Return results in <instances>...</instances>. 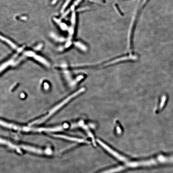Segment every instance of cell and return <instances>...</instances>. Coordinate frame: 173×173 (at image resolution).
<instances>
[{
    "label": "cell",
    "mask_w": 173,
    "mask_h": 173,
    "mask_svg": "<svg viewBox=\"0 0 173 173\" xmlns=\"http://www.w3.org/2000/svg\"><path fill=\"white\" fill-rule=\"evenodd\" d=\"M21 148L23 149L24 150H25L32 152L36 153L37 154H42L45 153V152H51V150L48 149L47 151L44 152L43 150L40 149L36 148L30 146H29L22 145L21 146Z\"/></svg>",
    "instance_id": "obj_7"
},
{
    "label": "cell",
    "mask_w": 173,
    "mask_h": 173,
    "mask_svg": "<svg viewBox=\"0 0 173 173\" xmlns=\"http://www.w3.org/2000/svg\"><path fill=\"white\" fill-rule=\"evenodd\" d=\"M71 25L68 29V41L65 45L66 48H68L71 46L72 43V39L75 32L76 23V15L75 11H72L71 17Z\"/></svg>",
    "instance_id": "obj_2"
},
{
    "label": "cell",
    "mask_w": 173,
    "mask_h": 173,
    "mask_svg": "<svg viewBox=\"0 0 173 173\" xmlns=\"http://www.w3.org/2000/svg\"><path fill=\"white\" fill-rule=\"evenodd\" d=\"M23 55L25 57H31L35 59L36 61L42 63L44 66L47 67H49L50 66V64L49 61L47 59L35 53L34 51H25Z\"/></svg>",
    "instance_id": "obj_3"
},
{
    "label": "cell",
    "mask_w": 173,
    "mask_h": 173,
    "mask_svg": "<svg viewBox=\"0 0 173 173\" xmlns=\"http://www.w3.org/2000/svg\"><path fill=\"white\" fill-rule=\"evenodd\" d=\"M1 125L2 126L7 128L17 130L29 132L35 131L40 132V128H32V127H21L15 125L11 123H8L5 121H1Z\"/></svg>",
    "instance_id": "obj_4"
},
{
    "label": "cell",
    "mask_w": 173,
    "mask_h": 173,
    "mask_svg": "<svg viewBox=\"0 0 173 173\" xmlns=\"http://www.w3.org/2000/svg\"><path fill=\"white\" fill-rule=\"evenodd\" d=\"M1 40L5 43L6 44H7L8 45L10 46L12 49H14V50H16V51H17L20 49V47H18L17 45L15 43H14L13 41L11 40H9L8 38H6V37H4V36H1Z\"/></svg>",
    "instance_id": "obj_8"
},
{
    "label": "cell",
    "mask_w": 173,
    "mask_h": 173,
    "mask_svg": "<svg viewBox=\"0 0 173 173\" xmlns=\"http://www.w3.org/2000/svg\"><path fill=\"white\" fill-rule=\"evenodd\" d=\"M85 91V88H81V89H79L78 91H76V92L74 93L73 94L70 95L69 97H67L65 100H63V101H62L61 103H59L57 106H55L54 108L52 109L50 111L49 114L46 115V116L43 117V118L40 119H38V120L35 121H33L31 123H30V125H33L35 124H40L44 122L48 119V118H49L50 117L52 116V115L54 113H55L57 110H59V109L61 108L63 106H64L67 103L70 101V100H71V99L74 98L77 96L78 95L80 94L81 93Z\"/></svg>",
    "instance_id": "obj_1"
},
{
    "label": "cell",
    "mask_w": 173,
    "mask_h": 173,
    "mask_svg": "<svg viewBox=\"0 0 173 173\" xmlns=\"http://www.w3.org/2000/svg\"><path fill=\"white\" fill-rule=\"evenodd\" d=\"M53 136L55 137L61 138L64 139L68 140L71 141H76L79 143H87V141L85 140L81 139L71 137L67 136L62 135H54Z\"/></svg>",
    "instance_id": "obj_6"
},
{
    "label": "cell",
    "mask_w": 173,
    "mask_h": 173,
    "mask_svg": "<svg viewBox=\"0 0 173 173\" xmlns=\"http://www.w3.org/2000/svg\"><path fill=\"white\" fill-rule=\"evenodd\" d=\"M74 45L76 47H78L81 50H85V48L84 47V45L79 42H74Z\"/></svg>",
    "instance_id": "obj_12"
},
{
    "label": "cell",
    "mask_w": 173,
    "mask_h": 173,
    "mask_svg": "<svg viewBox=\"0 0 173 173\" xmlns=\"http://www.w3.org/2000/svg\"><path fill=\"white\" fill-rule=\"evenodd\" d=\"M97 142H98L100 144L101 146H102L103 147L107 150L112 155L114 156L115 157L117 158L119 160H120L123 162H126L128 161V160H127L126 158L123 157L122 156L119 154H117L116 152H115L113 150L111 149L109 147L107 146L106 145H105V144L103 143L102 141H101L100 140H97Z\"/></svg>",
    "instance_id": "obj_5"
},
{
    "label": "cell",
    "mask_w": 173,
    "mask_h": 173,
    "mask_svg": "<svg viewBox=\"0 0 173 173\" xmlns=\"http://www.w3.org/2000/svg\"><path fill=\"white\" fill-rule=\"evenodd\" d=\"M72 0H67L63 4L62 8L61 9V12H63L65 10V9L67 8V7L69 5V4L71 3Z\"/></svg>",
    "instance_id": "obj_11"
},
{
    "label": "cell",
    "mask_w": 173,
    "mask_h": 173,
    "mask_svg": "<svg viewBox=\"0 0 173 173\" xmlns=\"http://www.w3.org/2000/svg\"><path fill=\"white\" fill-rule=\"evenodd\" d=\"M44 88H45V89H48L49 88V84L47 83H44Z\"/></svg>",
    "instance_id": "obj_13"
},
{
    "label": "cell",
    "mask_w": 173,
    "mask_h": 173,
    "mask_svg": "<svg viewBox=\"0 0 173 173\" xmlns=\"http://www.w3.org/2000/svg\"><path fill=\"white\" fill-rule=\"evenodd\" d=\"M1 143H3L4 144L6 145L9 147L10 148H11L13 149H15L19 153H21V152L20 151V149L18 148L17 147V146L14 145L13 144L9 142V141H7L3 139L2 138H1Z\"/></svg>",
    "instance_id": "obj_10"
},
{
    "label": "cell",
    "mask_w": 173,
    "mask_h": 173,
    "mask_svg": "<svg viewBox=\"0 0 173 173\" xmlns=\"http://www.w3.org/2000/svg\"><path fill=\"white\" fill-rule=\"evenodd\" d=\"M53 20L54 21V22H55V23L59 25L60 28H61V30H63V31H66V30H68V27H67V26L66 25V24L63 23V22L61 21V20L59 19L54 17L53 18Z\"/></svg>",
    "instance_id": "obj_9"
}]
</instances>
